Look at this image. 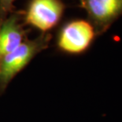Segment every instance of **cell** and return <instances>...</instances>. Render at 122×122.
<instances>
[{"label":"cell","mask_w":122,"mask_h":122,"mask_svg":"<svg viewBox=\"0 0 122 122\" xmlns=\"http://www.w3.org/2000/svg\"><path fill=\"white\" fill-rule=\"evenodd\" d=\"M24 13L13 11L0 24V62L24 42Z\"/></svg>","instance_id":"5b68a950"},{"label":"cell","mask_w":122,"mask_h":122,"mask_svg":"<svg viewBox=\"0 0 122 122\" xmlns=\"http://www.w3.org/2000/svg\"><path fill=\"white\" fill-rule=\"evenodd\" d=\"M14 1L15 0H0V24L10 13L14 11Z\"/></svg>","instance_id":"8992f818"},{"label":"cell","mask_w":122,"mask_h":122,"mask_svg":"<svg viewBox=\"0 0 122 122\" xmlns=\"http://www.w3.org/2000/svg\"><path fill=\"white\" fill-rule=\"evenodd\" d=\"M96 35L89 20L75 19L66 23L58 38V47L70 54H80L90 47Z\"/></svg>","instance_id":"7a4b0ae2"},{"label":"cell","mask_w":122,"mask_h":122,"mask_svg":"<svg viewBox=\"0 0 122 122\" xmlns=\"http://www.w3.org/2000/svg\"><path fill=\"white\" fill-rule=\"evenodd\" d=\"M65 10L61 0H31L24 13V22L46 32L58 24Z\"/></svg>","instance_id":"3957f363"},{"label":"cell","mask_w":122,"mask_h":122,"mask_svg":"<svg viewBox=\"0 0 122 122\" xmlns=\"http://www.w3.org/2000/svg\"><path fill=\"white\" fill-rule=\"evenodd\" d=\"M96 35L105 33L122 16V0H79Z\"/></svg>","instance_id":"277c9868"},{"label":"cell","mask_w":122,"mask_h":122,"mask_svg":"<svg viewBox=\"0 0 122 122\" xmlns=\"http://www.w3.org/2000/svg\"><path fill=\"white\" fill-rule=\"evenodd\" d=\"M51 36L43 33L32 40H25L17 49L8 54L0 62V91L4 90L20 70H22L34 57L46 49Z\"/></svg>","instance_id":"6da1fadb"}]
</instances>
